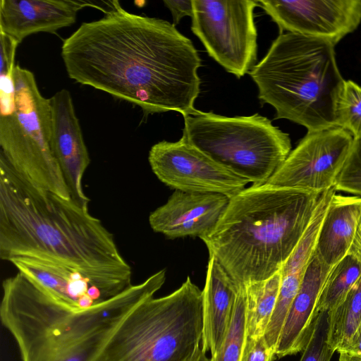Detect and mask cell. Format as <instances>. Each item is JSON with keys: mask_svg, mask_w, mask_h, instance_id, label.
<instances>
[{"mask_svg": "<svg viewBox=\"0 0 361 361\" xmlns=\"http://www.w3.org/2000/svg\"><path fill=\"white\" fill-rule=\"evenodd\" d=\"M281 278V269L266 280L244 286L247 336H264L277 302Z\"/></svg>", "mask_w": 361, "mask_h": 361, "instance_id": "obj_20", "label": "cell"}, {"mask_svg": "<svg viewBox=\"0 0 361 361\" xmlns=\"http://www.w3.org/2000/svg\"><path fill=\"white\" fill-rule=\"evenodd\" d=\"M334 47L324 39L280 33L249 73L261 103L273 106L276 118L302 126L308 132L336 126V106L345 80Z\"/></svg>", "mask_w": 361, "mask_h": 361, "instance_id": "obj_5", "label": "cell"}, {"mask_svg": "<svg viewBox=\"0 0 361 361\" xmlns=\"http://www.w3.org/2000/svg\"><path fill=\"white\" fill-rule=\"evenodd\" d=\"M192 361H204V360H194Z\"/></svg>", "mask_w": 361, "mask_h": 361, "instance_id": "obj_32", "label": "cell"}, {"mask_svg": "<svg viewBox=\"0 0 361 361\" xmlns=\"http://www.w3.org/2000/svg\"><path fill=\"white\" fill-rule=\"evenodd\" d=\"M108 4L102 18L82 23L63 41L69 78L138 106L145 116L195 111L201 59L191 40L167 20Z\"/></svg>", "mask_w": 361, "mask_h": 361, "instance_id": "obj_1", "label": "cell"}, {"mask_svg": "<svg viewBox=\"0 0 361 361\" xmlns=\"http://www.w3.org/2000/svg\"><path fill=\"white\" fill-rule=\"evenodd\" d=\"M148 161L157 178L175 190L231 198L250 183L214 161L183 135L176 142L164 140L154 145Z\"/></svg>", "mask_w": 361, "mask_h": 361, "instance_id": "obj_11", "label": "cell"}, {"mask_svg": "<svg viewBox=\"0 0 361 361\" xmlns=\"http://www.w3.org/2000/svg\"><path fill=\"white\" fill-rule=\"evenodd\" d=\"M191 30L209 55L238 78L256 65L257 1L192 0Z\"/></svg>", "mask_w": 361, "mask_h": 361, "instance_id": "obj_9", "label": "cell"}, {"mask_svg": "<svg viewBox=\"0 0 361 361\" xmlns=\"http://www.w3.org/2000/svg\"><path fill=\"white\" fill-rule=\"evenodd\" d=\"M13 77V106L0 111V154L35 187L71 198L51 149L49 99L42 96L30 71L16 64Z\"/></svg>", "mask_w": 361, "mask_h": 361, "instance_id": "obj_8", "label": "cell"}, {"mask_svg": "<svg viewBox=\"0 0 361 361\" xmlns=\"http://www.w3.org/2000/svg\"><path fill=\"white\" fill-rule=\"evenodd\" d=\"M330 312H319L300 361H330L334 350L328 342Z\"/></svg>", "mask_w": 361, "mask_h": 361, "instance_id": "obj_25", "label": "cell"}, {"mask_svg": "<svg viewBox=\"0 0 361 361\" xmlns=\"http://www.w3.org/2000/svg\"><path fill=\"white\" fill-rule=\"evenodd\" d=\"M164 4L171 11L174 25L178 24L183 17H192V16L193 7L192 0H166L164 1Z\"/></svg>", "mask_w": 361, "mask_h": 361, "instance_id": "obj_28", "label": "cell"}, {"mask_svg": "<svg viewBox=\"0 0 361 361\" xmlns=\"http://www.w3.org/2000/svg\"><path fill=\"white\" fill-rule=\"evenodd\" d=\"M51 119V149L62 172L71 197L84 204L90 202L82 180L90 163L72 97L63 89L49 98Z\"/></svg>", "mask_w": 361, "mask_h": 361, "instance_id": "obj_14", "label": "cell"}, {"mask_svg": "<svg viewBox=\"0 0 361 361\" xmlns=\"http://www.w3.org/2000/svg\"><path fill=\"white\" fill-rule=\"evenodd\" d=\"M9 262L53 299L71 308L82 310L106 300L86 277L63 264L27 257Z\"/></svg>", "mask_w": 361, "mask_h": 361, "instance_id": "obj_16", "label": "cell"}, {"mask_svg": "<svg viewBox=\"0 0 361 361\" xmlns=\"http://www.w3.org/2000/svg\"><path fill=\"white\" fill-rule=\"evenodd\" d=\"M361 216V197L336 193L332 197L314 255L333 267L349 252Z\"/></svg>", "mask_w": 361, "mask_h": 361, "instance_id": "obj_19", "label": "cell"}, {"mask_svg": "<svg viewBox=\"0 0 361 361\" xmlns=\"http://www.w3.org/2000/svg\"><path fill=\"white\" fill-rule=\"evenodd\" d=\"M202 290L188 276L171 294L135 307L99 361H192L202 347Z\"/></svg>", "mask_w": 361, "mask_h": 361, "instance_id": "obj_6", "label": "cell"}, {"mask_svg": "<svg viewBox=\"0 0 361 361\" xmlns=\"http://www.w3.org/2000/svg\"><path fill=\"white\" fill-rule=\"evenodd\" d=\"M245 291L241 286L234 305L231 322L218 352L209 361H240L246 339Z\"/></svg>", "mask_w": 361, "mask_h": 361, "instance_id": "obj_23", "label": "cell"}, {"mask_svg": "<svg viewBox=\"0 0 361 361\" xmlns=\"http://www.w3.org/2000/svg\"><path fill=\"white\" fill-rule=\"evenodd\" d=\"M360 277L361 260L348 252L329 271L317 304L316 314L334 309Z\"/></svg>", "mask_w": 361, "mask_h": 361, "instance_id": "obj_22", "label": "cell"}, {"mask_svg": "<svg viewBox=\"0 0 361 361\" xmlns=\"http://www.w3.org/2000/svg\"><path fill=\"white\" fill-rule=\"evenodd\" d=\"M337 191L361 197V139L354 140L348 159L338 175Z\"/></svg>", "mask_w": 361, "mask_h": 361, "instance_id": "obj_26", "label": "cell"}, {"mask_svg": "<svg viewBox=\"0 0 361 361\" xmlns=\"http://www.w3.org/2000/svg\"><path fill=\"white\" fill-rule=\"evenodd\" d=\"M90 6L102 9L82 0H1L0 31L20 44L32 34H55L73 25L79 11Z\"/></svg>", "mask_w": 361, "mask_h": 361, "instance_id": "obj_15", "label": "cell"}, {"mask_svg": "<svg viewBox=\"0 0 361 361\" xmlns=\"http://www.w3.org/2000/svg\"><path fill=\"white\" fill-rule=\"evenodd\" d=\"M238 286L222 266L209 257L203 293L202 350L214 356L228 330Z\"/></svg>", "mask_w": 361, "mask_h": 361, "instance_id": "obj_18", "label": "cell"}, {"mask_svg": "<svg viewBox=\"0 0 361 361\" xmlns=\"http://www.w3.org/2000/svg\"><path fill=\"white\" fill-rule=\"evenodd\" d=\"M20 257L79 271L104 300L132 285L130 264L88 204L35 187L0 154V258Z\"/></svg>", "mask_w": 361, "mask_h": 361, "instance_id": "obj_2", "label": "cell"}, {"mask_svg": "<svg viewBox=\"0 0 361 361\" xmlns=\"http://www.w3.org/2000/svg\"><path fill=\"white\" fill-rule=\"evenodd\" d=\"M273 355L264 336L246 337L240 361H273Z\"/></svg>", "mask_w": 361, "mask_h": 361, "instance_id": "obj_27", "label": "cell"}, {"mask_svg": "<svg viewBox=\"0 0 361 361\" xmlns=\"http://www.w3.org/2000/svg\"><path fill=\"white\" fill-rule=\"evenodd\" d=\"M340 353V357L338 361H361V355L345 352L341 351Z\"/></svg>", "mask_w": 361, "mask_h": 361, "instance_id": "obj_31", "label": "cell"}, {"mask_svg": "<svg viewBox=\"0 0 361 361\" xmlns=\"http://www.w3.org/2000/svg\"><path fill=\"white\" fill-rule=\"evenodd\" d=\"M353 141L338 126L307 131L266 184L322 193L335 186Z\"/></svg>", "mask_w": 361, "mask_h": 361, "instance_id": "obj_10", "label": "cell"}, {"mask_svg": "<svg viewBox=\"0 0 361 361\" xmlns=\"http://www.w3.org/2000/svg\"><path fill=\"white\" fill-rule=\"evenodd\" d=\"M330 312L328 342L341 350L361 326V277Z\"/></svg>", "mask_w": 361, "mask_h": 361, "instance_id": "obj_21", "label": "cell"}, {"mask_svg": "<svg viewBox=\"0 0 361 361\" xmlns=\"http://www.w3.org/2000/svg\"><path fill=\"white\" fill-rule=\"evenodd\" d=\"M322 193L268 184L230 199L213 231L202 239L240 286L279 271L308 227Z\"/></svg>", "mask_w": 361, "mask_h": 361, "instance_id": "obj_3", "label": "cell"}, {"mask_svg": "<svg viewBox=\"0 0 361 361\" xmlns=\"http://www.w3.org/2000/svg\"><path fill=\"white\" fill-rule=\"evenodd\" d=\"M336 126L361 139V87L345 80L336 106Z\"/></svg>", "mask_w": 361, "mask_h": 361, "instance_id": "obj_24", "label": "cell"}, {"mask_svg": "<svg viewBox=\"0 0 361 361\" xmlns=\"http://www.w3.org/2000/svg\"><path fill=\"white\" fill-rule=\"evenodd\" d=\"M348 252L354 255L361 260V216Z\"/></svg>", "mask_w": 361, "mask_h": 361, "instance_id": "obj_30", "label": "cell"}, {"mask_svg": "<svg viewBox=\"0 0 361 361\" xmlns=\"http://www.w3.org/2000/svg\"><path fill=\"white\" fill-rule=\"evenodd\" d=\"M264 11L283 31L329 42L334 45L361 21V0H262Z\"/></svg>", "mask_w": 361, "mask_h": 361, "instance_id": "obj_12", "label": "cell"}, {"mask_svg": "<svg viewBox=\"0 0 361 361\" xmlns=\"http://www.w3.org/2000/svg\"><path fill=\"white\" fill-rule=\"evenodd\" d=\"M230 199L221 194L175 190L164 204L151 212L149 224L169 239L192 236L202 240L213 231Z\"/></svg>", "mask_w": 361, "mask_h": 361, "instance_id": "obj_13", "label": "cell"}, {"mask_svg": "<svg viewBox=\"0 0 361 361\" xmlns=\"http://www.w3.org/2000/svg\"><path fill=\"white\" fill-rule=\"evenodd\" d=\"M331 268L313 254L283 326L274 360L303 350L317 317L322 289Z\"/></svg>", "mask_w": 361, "mask_h": 361, "instance_id": "obj_17", "label": "cell"}, {"mask_svg": "<svg viewBox=\"0 0 361 361\" xmlns=\"http://www.w3.org/2000/svg\"><path fill=\"white\" fill-rule=\"evenodd\" d=\"M184 118L183 135L237 176L259 186L291 152L289 135L259 114L228 117L196 110Z\"/></svg>", "mask_w": 361, "mask_h": 361, "instance_id": "obj_7", "label": "cell"}, {"mask_svg": "<svg viewBox=\"0 0 361 361\" xmlns=\"http://www.w3.org/2000/svg\"><path fill=\"white\" fill-rule=\"evenodd\" d=\"M163 269L140 283L90 307L75 310L47 295L21 273L2 282L0 318L21 361H71L99 335L116 329L166 281Z\"/></svg>", "mask_w": 361, "mask_h": 361, "instance_id": "obj_4", "label": "cell"}, {"mask_svg": "<svg viewBox=\"0 0 361 361\" xmlns=\"http://www.w3.org/2000/svg\"><path fill=\"white\" fill-rule=\"evenodd\" d=\"M345 351L361 355V326L353 335L347 345L339 352Z\"/></svg>", "mask_w": 361, "mask_h": 361, "instance_id": "obj_29", "label": "cell"}]
</instances>
